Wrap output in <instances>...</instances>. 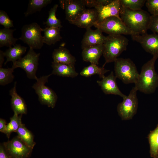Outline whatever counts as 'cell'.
I'll list each match as a JSON object with an SVG mask.
<instances>
[{
  "label": "cell",
  "mask_w": 158,
  "mask_h": 158,
  "mask_svg": "<svg viewBox=\"0 0 158 158\" xmlns=\"http://www.w3.org/2000/svg\"><path fill=\"white\" fill-rule=\"evenodd\" d=\"M120 17L126 25L136 34L147 33L151 16L142 9L133 11L121 6Z\"/></svg>",
  "instance_id": "6da1fadb"
},
{
  "label": "cell",
  "mask_w": 158,
  "mask_h": 158,
  "mask_svg": "<svg viewBox=\"0 0 158 158\" xmlns=\"http://www.w3.org/2000/svg\"><path fill=\"white\" fill-rule=\"evenodd\" d=\"M158 54L152 58L142 66L141 72L135 84L138 90L146 94L155 92L158 86V75L155 69V63Z\"/></svg>",
  "instance_id": "7a4b0ae2"
},
{
  "label": "cell",
  "mask_w": 158,
  "mask_h": 158,
  "mask_svg": "<svg viewBox=\"0 0 158 158\" xmlns=\"http://www.w3.org/2000/svg\"><path fill=\"white\" fill-rule=\"evenodd\" d=\"M128 40L122 35H109L103 43V56L105 62L102 67L107 63L114 62L122 53L126 50Z\"/></svg>",
  "instance_id": "3957f363"
},
{
  "label": "cell",
  "mask_w": 158,
  "mask_h": 158,
  "mask_svg": "<svg viewBox=\"0 0 158 158\" xmlns=\"http://www.w3.org/2000/svg\"><path fill=\"white\" fill-rule=\"evenodd\" d=\"M114 62L116 78L125 84L136 83L139 74L135 64L130 59L118 58Z\"/></svg>",
  "instance_id": "277c9868"
},
{
  "label": "cell",
  "mask_w": 158,
  "mask_h": 158,
  "mask_svg": "<svg viewBox=\"0 0 158 158\" xmlns=\"http://www.w3.org/2000/svg\"><path fill=\"white\" fill-rule=\"evenodd\" d=\"M42 32L43 28L36 23L25 25L22 27L21 35L18 39L27 44L30 48L41 49L44 43Z\"/></svg>",
  "instance_id": "5b68a950"
},
{
  "label": "cell",
  "mask_w": 158,
  "mask_h": 158,
  "mask_svg": "<svg viewBox=\"0 0 158 158\" xmlns=\"http://www.w3.org/2000/svg\"><path fill=\"white\" fill-rule=\"evenodd\" d=\"M52 75L51 73L38 78L32 87L38 95L39 100L41 103L53 108L56 102L57 96L53 90L45 85L48 82L49 78Z\"/></svg>",
  "instance_id": "8992f818"
},
{
  "label": "cell",
  "mask_w": 158,
  "mask_h": 158,
  "mask_svg": "<svg viewBox=\"0 0 158 158\" xmlns=\"http://www.w3.org/2000/svg\"><path fill=\"white\" fill-rule=\"evenodd\" d=\"M94 26L109 35L136 34L126 25L121 19L116 17H109L100 23H95Z\"/></svg>",
  "instance_id": "52a82bcc"
},
{
  "label": "cell",
  "mask_w": 158,
  "mask_h": 158,
  "mask_svg": "<svg viewBox=\"0 0 158 158\" xmlns=\"http://www.w3.org/2000/svg\"><path fill=\"white\" fill-rule=\"evenodd\" d=\"M137 89L133 87L128 96L117 106V111L122 120L132 119L137 112L138 105L137 96Z\"/></svg>",
  "instance_id": "ba28073f"
},
{
  "label": "cell",
  "mask_w": 158,
  "mask_h": 158,
  "mask_svg": "<svg viewBox=\"0 0 158 158\" xmlns=\"http://www.w3.org/2000/svg\"><path fill=\"white\" fill-rule=\"evenodd\" d=\"M40 53H37L34 49L30 48L27 54L17 61L12 66L15 69L20 68L26 72L27 77L36 80V74L38 65Z\"/></svg>",
  "instance_id": "9c48e42d"
},
{
  "label": "cell",
  "mask_w": 158,
  "mask_h": 158,
  "mask_svg": "<svg viewBox=\"0 0 158 158\" xmlns=\"http://www.w3.org/2000/svg\"><path fill=\"white\" fill-rule=\"evenodd\" d=\"M3 145L11 158H29L32 150L17 136Z\"/></svg>",
  "instance_id": "30bf717a"
},
{
  "label": "cell",
  "mask_w": 158,
  "mask_h": 158,
  "mask_svg": "<svg viewBox=\"0 0 158 158\" xmlns=\"http://www.w3.org/2000/svg\"><path fill=\"white\" fill-rule=\"evenodd\" d=\"M59 3L69 22L75 20L86 9L82 0H61Z\"/></svg>",
  "instance_id": "8fae6325"
},
{
  "label": "cell",
  "mask_w": 158,
  "mask_h": 158,
  "mask_svg": "<svg viewBox=\"0 0 158 158\" xmlns=\"http://www.w3.org/2000/svg\"><path fill=\"white\" fill-rule=\"evenodd\" d=\"M131 37L132 40L139 43L147 52L153 56L158 54V34H135Z\"/></svg>",
  "instance_id": "7c38bea8"
},
{
  "label": "cell",
  "mask_w": 158,
  "mask_h": 158,
  "mask_svg": "<svg viewBox=\"0 0 158 158\" xmlns=\"http://www.w3.org/2000/svg\"><path fill=\"white\" fill-rule=\"evenodd\" d=\"M94 8L98 13L96 23H100L109 17H116L121 19L120 12L121 5L119 0H113L110 4L104 6H99Z\"/></svg>",
  "instance_id": "4fadbf2b"
},
{
  "label": "cell",
  "mask_w": 158,
  "mask_h": 158,
  "mask_svg": "<svg viewBox=\"0 0 158 158\" xmlns=\"http://www.w3.org/2000/svg\"><path fill=\"white\" fill-rule=\"evenodd\" d=\"M116 78L113 71H111L107 76H105L101 80H97V82L105 94L118 95L124 99L127 96L119 89L116 82Z\"/></svg>",
  "instance_id": "5bb4252c"
},
{
  "label": "cell",
  "mask_w": 158,
  "mask_h": 158,
  "mask_svg": "<svg viewBox=\"0 0 158 158\" xmlns=\"http://www.w3.org/2000/svg\"><path fill=\"white\" fill-rule=\"evenodd\" d=\"M98 16L95 8L86 9L75 20L69 22L77 27L86 29L91 28L96 22Z\"/></svg>",
  "instance_id": "9a60e30c"
},
{
  "label": "cell",
  "mask_w": 158,
  "mask_h": 158,
  "mask_svg": "<svg viewBox=\"0 0 158 158\" xmlns=\"http://www.w3.org/2000/svg\"><path fill=\"white\" fill-rule=\"evenodd\" d=\"M86 30L81 41V48H84L96 45L103 44L106 37L103 35L100 29L93 30L91 28Z\"/></svg>",
  "instance_id": "2e32d148"
},
{
  "label": "cell",
  "mask_w": 158,
  "mask_h": 158,
  "mask_svg": "<svg viewBox=\"0 0 158 158\" xmlns=\"http://www.w3.org/2000/svg\"><path fill=\"white\" fill-rule=\"evenodd\" d=\"M82 50V56L83 61L91 64H98L99 60L103 54V44L90 47Z\"/></svg>",
  "instance_id": "e0dca14e"
},
{
  "label": "cell",
  "mask_w": 158,
  "mask_h": 158,
  "mask_svg": "<svg viewBox=\"0 0 158 158\" xmlns=\"http://www.w3.org/2000/svg\"><path fill=\"white\" fill-rule=\"evenodd\" d=\"M16 82L14 83L13 87L10 90L9 94L11 96V105L14 111L18 115L26 114L27 109L25 102L17 93L16 90Z\"/></svg>",
  "instance_id": "ac0fdd59"
},
{
  "label": "cell",
  "mask_w": 158,
  "mask_h": 158,
  "mask_svg": "<svg viewBox=\"0 0 158 158\" xmlns=\"http://www.w3.org/2000/svg\"><path fill=\"white\" fill-rule=\"evenodd\" d=\"M52 57L54 61L69 65H75L76 61L75 58L71 54L69 50L63 47L54 49Z\"/></svg>",
  "instance_id": "d6986e66"
},
{
  "label": "cell",
  "mask_w": 158,
  "mask_h": 158,
  "mask_svg": "<svg viewBox=\"0 0 158 158\" xmlns=\"http://www.w3.org/2000/svg\"><path fill=\"white\" fill-rule=\"evenodd\" d=\"M51 66L53 71L52 74L63 77L75 78L78 73L75 70L74 65H69L53 61Z\"/></svg>",
  "instance_id": "ffe728a7"
},
{
  "label": "cell",
  "mask_w": 158,
  "mask_h": 158,
  "mask_svg": "<svg viewBox=\"0 0 158 158\" xmlns=\"http://www.w3.org/2000/svg\"><path fill=\"white\" fill-rule=\"evenodd\" d=\"M27 47L22 46L20 44H16L13 47L9 48L3 52V54L6 58L4 63L5 65L8 62L11 61L13 65L16 62L22 58V56L26 52Z\"/></svg>",
  "instance_id": "44dd1931"
},
{
  "label": "cell",
  "mask_w": 158,
  "mask_h": 158,
  "mask_svg": "<svg viewBox=\"0 0 158 158\" xmlns=\"http://www.w3.org/2000/svg\"><path fill=\"white\" fill-rule=\"evenodd\" d=\"M60 28L47 27L43 28L44 32V43L49 45L55 44L62 38L60 35Z\"/></svg>",
  "instance_id": "7402d4cb"
},
{
  "label": "cell",
  "mask_w": 158,
  "mask_h": 158,
  "mask_svg": "<svg viewBox=\"0 0 158 158\" xmlns=\"http://www.w3.org/2000/svg\"><path fill=\"white\" fill-rule=\"evenodd\" d=\"M16 29L4 28L0 30V47L6 46L10 47L16 44L18 39L14 38L13 33Z\"/></svg>",
  "instance_id": "603a6c76"
},
{
  "label": "cell",
  "mask_w": 158,
  "mask_h": 158,
  "mask_svg": "<svg viewBox=\"0 0 158 158\" xmlns=\"http://www.w3.org/2000/svg\"><path fill=\"white\" fill-rule=\"evenodd\" d=\"M18 137L29 147L33 149L35 145L32 133L22 123L17 132Z\"/></svg>",
  "instance_id": "cb8c5ba5"
},
{
  "label": "cell",
  "mask_w": 158,
  "mask_h": 158,
  "mask_svg": "<svg viewBox=\"0 0 158 158\" xmlns=\"http://www.w3.org/2000/svg\"><path fill=\"white\" fill-rule=\"evenodd\" d=\"M109 71V70L106 69L104 67H99L97 65L91 63L89 66L84 67L80 72V74L86 77L98 74L100 78H103L105 76L104 74Z\"/></svg>",
  "instance_id": "d4e9b609"
},
{
  "label": "cell",
  "mask_w": 158,
  "mask_h": 158,
  "mask_svg": "<svg viewBox=\"0 0 158 158\" xmlns=\"http://www.w3.org/2000/svg\"><path fill=\"white\" fill-rule=\"evenodd\" d=\"M148 139L151 157L158 158V124L154 130L150 131L148 136Z\"/></svg>",
  "instance_id": "484cf974"
},
{
  "label": "cell",
  "mask_w": 158,
  "mask_h": 158,
  "mask_svg": "<svg viewBox=\"0 0 158 158\" xmlns=\"http://www.w3.org/2000/svg\"><path fill=\"white\" fill-rule=\"evenodd\" d=\"M51 0H30L27 11L24 13L25 16L27 17L37 11L51 3Z\"/></svg>",
  "instance_id": "4316f807"
},
{
  "label": "cell",
  "mask_w": 158,
  "mask_h": 158,
  "mask_svg": "<svg viewBox=\"0 0 158 158\" xmlns=\"http://www.w3.org/2000/svg\"><path fill=\"white\" fill-rule=\"evenodd\" d=\"M22 115L18 116L14 112L13 116L10 118V121L7 124L6 135L9 138L11 133L13 132H17L20 124L22 123L21 118Z\"/></svg>",
  "instance_id": "83f0119b"
},
{
  "label": "cell",
  "mask_w": 158,
  "mask_h": 158,
  "mask_svg": "<svg viewBox=\"0 0 158 158\" xmlns=\"http://www.w3.org/2000/svg\"><path fill=\"white\" fill-rule=\"evenodd\" d=\"M57 4L54 5L49 11V15L47 21L44 23L48 27L60 28L62 27L60 20L56 16V12L58 7Z\"/></svg>",
  "instance_id": "f1b7e54d"
},
{
  "label": "cell",
  "mask_w": 158,
  "mask_h": 158,
  "mask_svg": "<svg viewBox=\"0 0 158 158\" xmlns=\"http://www.w3.org/2000/svg\"><path fill=\"white\" fill-rule=\"evenodd\" d=\"M15 68L13 67L11 68H0V84L5 85L11 83L13 80L14 76L13 72Z\"/></svg>",
  "instance_id": "f546056e"
},
{
  "label": "cell",
  "mask_w": 158,
  "mask_h": 158,
  "mask_svg": "<svg viewBox=\"0 0 158 158\" xmlns=\"http://www.w3.org/2000/svg\"><path fill=\"white\" fill-rule=\"evenodd\" d=\"M121 6L133 11H138L145 3V0H119Z\"/></svg>",
  "instance_id": "4dcf8cb0"
},
{
  "label": "cell",
  "mask_w": 158,
  "mask_h": 158,
  "mask_svg": "<svg viewBox=\"0 0 158 158\" xmlns=\"http://www.w3.org/2000/svg\"><path fill=\"white\" fill-rule=\"evenodd\" d=\"M85 6L94 8L99 6H104L111 3L113 0H82Z\"/></svg>",
  "instance_id": "1f68e13d"
},
{
  "label": "cell",
  "mask_w": 158,
  "mask_h": 158,
  "mask_svg": "<svg viewBox=\"0 0 158 158\" xmlns=\"http://www.w3.org/2000/svg\"><path fill=\"white\" fill-rule=\"evenodd\" d=\"M0 24L6 28H10L14 26L13 21L10 19L7 13L2 10H0Z\"/></svg>",
  "instance_id": "d6a6232c"
},
{
  "label": "cell",
  "mask_w": 158,
  "mask_h": 158,
  "mask_svg": "<svg viewBox=\"0 0 158 158\" xmlns=\"http://www.w3.org/2000/svg\"><path fill=\"white\" fill-rule=\"evenodd\" d=\"M145 5L152 16H158V0H146Z\"/></svg>",
  "instance_id": "836d02e7"
},
{
  "label": "cell",
  "mask_w": 158,
  "mask_h": 158,
  "mask_svg": "<svg viewBox=\"0 0 158 158\" xmlns=\"http://www.w3.org/2000/svg\"><path fill=\"white\" fill-rule=\"evenodd\" d=\"M148 29L158 34V16H151Z\"/></svg>",
  "instance_id": "e575fe53"
},
{
  "label": "cell",
  "mask_w": 158,
  "mask_h": 158,
  "mask_svg": "<svg viewBox=\"0 0 158 158\" xmlns=\"http://www.w3.org/2000/svg\"><path fill=\"white\" fill-rule=\"evenodd\" d=\"M0 158H11L7 152L3 144L0 146Z\"/></svg>",
  "instance_id": "d590c367"
},
{
  "label": "cell",
  "mask_w": 158,
  "mask_h": 158,
  "mask_svg": "<svg viewBox=\"0 0 158 158\" xmlns=\"http://www.w3.org/2000/svg\"><path fill=\"white\" fill-rule=\"evenodd\" d=\"M7 125L6 121L2 118L0 119V131L5 134L6 133Z\"/></svg>",
  "instance_id": "8d00e7d4"
},
{
  "label": "cell",
  "mask_w": 158,
  "mask_h": 158,
  "mask_svg": "<svg viewBox=\"0 0 158 158\" xmlns=\"http://www.w3.org/2000/svg\"><path fill=\"white\" fill-rule=\"evenodd\" d=\"M3 52L1 50H0V67L1 68L4 61V56Z\"/></svg>",
  "instance_id": "74e56055"
}]
</instances>
